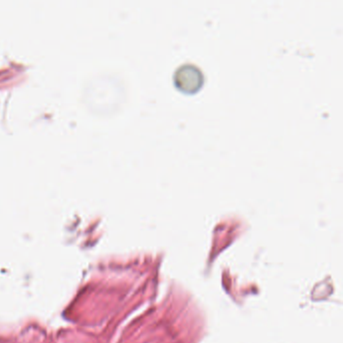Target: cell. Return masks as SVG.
I'll return each instance as SVG.
<instances>
[{"label": "cell", "instance_id": "6da1fadb", "mask_svg": "<svg viewBox=\"0 0 343 343\" xmlns=\"http://www.w3.org/2000/svg\"><path fill=\"white\" fill-rule=\"evenodd\" d=\"M177 87L189 94L196 93L204 84L202 71L194 65H185L178 69L175 74Z\"/></svg>", "mask_w": 343, "mask_h": 343}]
</instances>
